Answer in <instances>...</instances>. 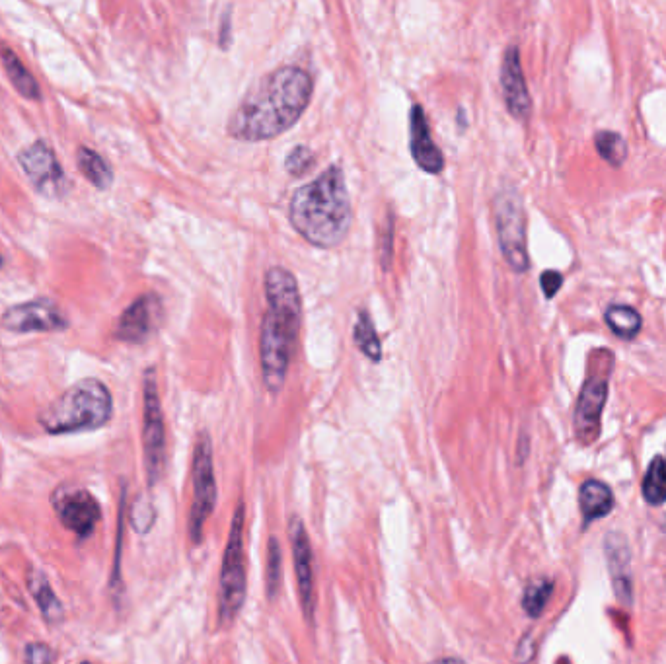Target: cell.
Instances as JSON below:
<instances>
[{
	"label": "cell",
	"mask_w": 666,
	"mask_h": 664,
	"mask_svg": "<svg viewBox=\"0 0 666 664\" xmlns=\"http://www.w3.org/2000/svg\"><path fill=\"white\" fill-rule=\"evenodd\" d=\"M314 80L300 67H281L254 84L228 121L240 141H267L289 131L310 104Z\"/></svg>",
	"instance_id": "obj_1"
},
{
	"label": "cell",
	"mask_w": 666,
	"mask_h": 664,
	"mask_svg": "<svg viewBox=\"0 0 666 664\" xmlns=\"http://www.w3.org/2000/svg\"><path fill=\"white\" fill-rule=\"evenodd\" d=\"M267 310L261 322L259 357L263 384L269 394L285 386L298 343L302 300L295 275L285 267H271L265 273Z\"/></svg>",
	"instance_id": "obj_2"
},
{
	"label": "cell",
	"mask_w": 666,
	"mask_h": 664,
	"mask_svg": "<svg viewBox=\"0 0 666 664\" xmlns=\"http://www.w3.org/2000/svg\"><path fill=\"white\" fill-rule=\"evenodd\" d=\"M289 221L308 244L322 250H332L347 238L353 209L339 166H330L320 178L296 189Z\"/></svg>",
	"instance_id": "obj_3"
},
{
	"label": "cell",
	"mask_w": 666,
	"mask_h": 664,
	"mask_svg": "<svg viewBox=\"0 0 666 664\" xmlns=\"http://www.w3.org/2000/svg\"><path fill=\"white\" fill-rule=\"evenodd\" d=\"M113 398L98 378H82L39 413V425L49 435L96 431L108 425Z\"/></svg>",
	"instance_id": "obj_4"
},
{
	"label": "cell",
	"mask_w": 666,
	"mask_h": 664,
	"mask_svg": "<svg viewBox=\"0 0 666 664\" xmlns=\"http://www.w3.org/2000/svg\"><path fill=\"white\" fill-rule=\"evenodd\" d=\"M244 526H246V507L244 501L236 505L228 542L222 555L221 581H219V622L221 626H230L246 600V552H244Z\"/></svg>",
	"instance_id": "obj_5"
},
{
	"label": "cell",
	"mask_w": 666,
	"mask_h": 664,
	"mask_svg": "<svg viewBox=\"0 0 666 664\" xmlns=\"http://www.w3.org/2000/svg\"><path fill=\"white\" fill-rule=\"evenodd\" d=\"M493 215L501 254L515 273L530 269L526 244V211L515 187H503L493 199Z\"/></svg>",
	"instance_id": "obj_6"
},
{
	"label": "cell",
	"mask_w": 666,
	"mask_h": 664,
	"mask_svg": "<svg viewBox=\"0 0 666 664\" xmlns=\"http://www.w3.org/2000/svg\"><path fill=\"white\" fill-rule=\"evenodd\" d=\"M193 501L189 511V540L193 544L203 542L205 524L215 511L217 505V480H215V464H213V444L209 433L201 431L195 441L193 450Z\"/></svg>",
	"instance_id": "obj_7"
},
{
	"label": "cell",
	"mask_w": 666,
	"mask_h": 664,
	"mask_svg": "<svg viewBox=\"0 0 666 664\" xmlns=\"http://www.w3.org/2000/svg\"><path fill=\"white\" fill-rule=\"evenodd\" d=\"M143 450L148 485H156L166 466V429L154 369L143 378Z\"/></svg>",
	"instance_id": "obj_8"
},
{
	"label": "cell",
	"mask_w": 666,
	"mask_h": 664,
	"mask_svg": "<svg viewBox=\"0 0 666 664\" xmlns=\"http://www.w3.org/2000/svg\"><path fill=\"white\" fill-rule=\"evenodd\" d=\"M18 164L39 195L49 199H59L67 189V178L55 150L47 141L37 139L32 145L18 152Z\"/></svg>",
	"instance_id": "obj_9"
},
{
	"label": "cell",
	"mask_w": 666,
	"mask_h": 664,
	"mask_svg": "<svg viewBox=\"0 0 666 664\" xmlns=\"http://www.w3.org/2000/svg\"><path fill=\"white\" fill-rule=\"evenodd\" d=\"M0 326L14 333L65 332L69 330V320L53 298L39 296L6 308L0 316Z\"/></svg>",
	"instance_id": "obj_10"
},
{
	"label": "cell",
	"mask_w": 666,
	"mask_h": 664,
	"mask_svg": "<svg viewBox=\"0 0 666 664\" xmlns=\"http://www.w3.org/2000/svg\"><path fill=\"white\" fill-rule=\"evenodd\" d=\"M53 509L61 524L74 532L80 540L92 536L98 520L102 517L98 501L82 487H59L53 495Z\"/></svg>",
	"instance_id": "obj_11"
},
{
	"label": "cell",
	"mask_w": 666,
	"mask_h": 664,
	"mask_svg": "<svg viewBox=\"0 0 666 664\" xmlns=\"http://www.w3.org/2000/svg\"><path fill=\"white\" fill-rule=\"evenodd\" d=\"M289 538L295 563L296 587L300 594V608L308 624L314 622L316 614V573H314V554L312 544L306 532L304 522L298 517L289 522Z\"/></svg>",
	"instance_id": "obj_12"
},
{
	"label": "cell",
	"mask_w": 666,
	"mask_h": 664,
	"mask_svg": "<svg viewBox=\"0 0 666 664\" xmlns=\"http://www.w3.org/2000/svg\"><path fill=\"white\" fill-rule=\"evenodd\" d=\"M606 402H608V372L592 374L585 380L579 392L573 413V429L581 443L591 444L598 439L602 425V411Z\"/></svg>",
	"instance_id": "obj_13"
},
{
	"label": "cell",
	"mask_w": 666,
	"mask_h": 664,
	"mask_svg": "<svg viewBox=\"0 0 666 664\" xmlns=\"http://www.w3.org/2000/svg\"><path fill=\"white\" fill-rule=\"evenodd\" d=\"M162 300L156 295L139 296L125 312L119 316L115 326V337L123 343L141 345L162 322Z\"/></svg>",
	"instance_id": "obj_14"
},
{
	"label": "cell",
	"mask_w": 666,
	"mask_h": 664,
	"mask_svg": "<svg viewBox=\"0 0 666 664\" xmlns=\"http://www.w3.org/2000/svg\"><path fill=\"white\" fill-rule=\"evenodd\" d=\"M501 88H503V98H505L509 113L520 121L528 119L532 113V98H530V92L526 86L517 45H511L503 55Z\"/></svg>",
	"instance_id": "obj_15"
},
{
	"label": "cell",
	"mask_w": 666,
	"mask_h": 664,
	"mask_svg": "<svg viewBox=\"0 0 666 664\" xmlns=\"http://www.w3.org/2000/svg\"><path fill=\"white\" fill-rule=\"evenodd\" d=\"M409 150L415 160V164L427 172V174H441L444 170V156L441 148L435 145L429 129V121L425 117V111L415 104L413 110L409 111Z\"/></svg>",
	"instance_id": "obj_16"
},
{
	"label": "cell",
	"mask_w": 666,
	"mask_h": 664,
	"mask_svg": "<svg viewBox=\"0 0 666 664\" xmlns=\"http://www.w3.org/2000/svg\"><path fill=\"white\" fill-rule=\"evenodd\" d=\"M606 550V561L610 567V577L614 592L620 602L629 604L633 598V585H631V552H629L628 542L622 534L610 532L604 542Z\"/></svg>",
	"instance_id": "obj_17"
},
{
	"label": "cell",
	"mask_w": 666,
	"mask_h": 664,
	"mask_svg": "<svg viewBox=\"0 0 666 664\" xmlns=\"http://www.w3.org/2000/svg\"><path fill=\"white\" fill-rule=\"evenodd\" d=\"M0 61L4 67V73L8 76L10 84L16 88V92L24 98V100H32V102H39L41 100V88L36 76L26 69V65L22 63V59L6 45H0Z\"/></svg>",
	"instance_id": "obj_18"
},
{
	"label": "cell",
	"mask_w": 666,
	"mask_h": 664,
	"mask_svg": "<svg viewBox=\"0 0 666 664\" xmlns=\"http://www.w3.org/2000/svg\"><path fill=\"white\" fill-rule=\"evenodd\" d=\"M579 505L585 522H594L596 518L610 515L614 507V495L606 483L598 480H587L579 491Z\"/></svg>",
	"instance_id": "obj_19"
},
{
	"label": "cell",
	"mask_w": 666,
	"mask_h": 664,
	"mask_svg": "<svg viewBox=\"0 0 666 664\" xmlns=\"http://www.w3.org/2000/svg\"><path fill=\"white\" fill-rule=\"evenodd\" d=\"M76 166L86 182L100 191H106L113 184L111 164L94 148L78 147L76 150Z\"/></svg>",
	"instance_id": "obj_20"
},
{
	"label": "cell",
	"mask_w": 666,
	"mask_h": 664,
	"mask_svg": "<svg viewBox=\"0 0 666 664\" xmlns=\"http://www.w3.org/2000/svg\"><path fill=\"white\" fill-rule=\"evenodd\" d=\"M28 589L32 592L34 600H36L37 608L41 610V616L47 624H59L63 620V604L59 602V598L55 596V592L51 589L47 577L39 571V569H32L28 575Z\"/></svg>",
	"instance_id": "obj_21"
},
{
	"label": "cell",
	"mask_w": 666,
	"mask_h": 664,
	"mask_svg": "<svg viewBox=\"0 0 666 664\" xmlns=\"http://www.w3.org/2000/svg\"><path fill=\"white\" fill-rule=\"evenodd\" d=\"M604 322L608 330L624 341H633L643 328V316L629 304H610L604 310Z\"/></svg>",
	"instance_id": "obj_22"
},
{
	"label": "cell",
	"mask_w": 666,
	"mask_h": 664,
	"mask_svg": "<svg viewBox=\"0 0 666 664\" xmlns=\"http://www.w3.org/2000/svg\"><path fill=\"white\" fill-rule=\"evenodd\" d=\"M594 148L600 154V158L604 162H608L612 168H620L628 160V141L618 131H610V129L596 131Z\"/></svg>",
	"instance_id": "obj_23"
},
{
	"label": "cell",
	"mask_w": 666,
	"mask_h": 664,
	"mask_svg": "<svg viewBox=\"0 0 666 664\" xmlns=\"http://www.w3.org/2000/svg\"><path fill=\"white\" fill-rule=\"evenodd\" d=\"M643 497L653 507L666 503V456H657L649 464L643 478Z\"/></svg>",
	"instance_id": "obj_24"
},
{
	"label": "cell",
	"mask_w": 666,
	"mask_h": 664,
	"mask_svg": "<svg viewBox=\"0 0 666 664\" xmlns=\"http://www.w3.org/2000/svg\"><path fill=\"white\" fill-rule=\"evenodd\" d=\"M355 343L369 357L372 363H380L382 361L380 337L376 333L374 322H372V318H370L367 310L359 312V318H357V324H355Z\"/></svg>",
	"instance_id": "obj_25"
},
{
	"label": "cell",
	"mask_w": 666,
	"mask_h": 664,
	"mask_svg": "<svg viewBox=\"0 0 666 664\" xmlns=\"http://www.w3.org/2000/svg\"><path fill=\"white\" fill-rule=\"evenodd\" d=\"M552 592H554V583L548 579H538V581L530 583L522 596L524 612L530 618H538L544 612L548 600L552 598Z\"/></svg>",
	"instance_id": "obj_26"
},
{
	"label": "cell",
	"mask_w": 666,
	"mask_h": 664,
	"mask_svg": "<svg viewBox=\"0 0 666 664\" xmlns=\"http://www.w3.org/2000/svg\"><path fill=\"white\" fill-rule=\"evenodd\" d=\"M283 567V555H281V544L275 536L269 538L267 542V571H265V577H267V596L269 598H275L277 592L281 589V571Z\"/></svg>",
	"instance_id": "obj_27"
},
{
	"label": "cell",
	"mask_w": 666,
	"mask_h": 664,
	"mask_svg": "<svg viewBox=\"0 0 666 664\" xmlns=\"http://www.w3.org/2000/svg\"><path fill=\"white\" fill-rule=\"evenodd\" d=\"M156 518L154 505L148 497H139L131 509V524L139 534H147Z\"/></svg>",
	"instance_id": "obj_28"
},
{
	"label": "cell",
	"mask_w": 666,
	"mask_h": 664,
	"mask_svg": "<svg viewBox=\"0 0 666 664\" xmlns=\"http://www.w3.org/2000/svg\"><path fill=\"white\" fill-rule=\"evenodd\" d=\"M314 162H316V154L310 148L300 145L289 152L285 166L291 176H302L314 166Z\"/></svg>",
	"instance_id": "obj_29"
},
{
	"label": "cell",
	"mask_w": 666,
	"mask_h": 664,
	"mask_svg": "<svg viewBox=\"0 0 666 664\" xmlns=\"http://www.w3.org/2000/svg\"><path fill=\"white\" fill-rule=\"evenodd\" d=\"M55 651L45 643H30L24 649V663L26 664H53Z\"/></svg>",
	"instance_id": "obj_30"
},
{
	"label": "cell",
	"mask_w": 666,
	"mask_h": 664,
	"mask_svg": "<svg viewBox=\"0 0 666 664\" xmlns=\"http://www.w3.org/2000/svg\"><path fill=\"white\" fill-rule=\"evenodd\" d=\"M540 287H542V291H544V296H546L548 300H552V298L559 293V289L563 287V275H561L559 271H554V269L544 271V273L540 275Z\"/></svg>",
	"instance_id": "obj_31"
},
{
	"label": "cell",
	"mask_w": 666,
	"mask_h": 664,
	"mask_svg": "<svg viewBox=\"0 0 666 664\" xmlns=\"http://www.w3.org/2000/svg\"><path fill=\"white\" fill-rule=\"evenodd\" d=\"M431 664H464L462 661H458V659H441V661H435V663Z\"/></svg>",
	"instance_id": "obj_32"
},
{
	"label": "cell",
	"mask_w": 666,
	"mask_h": 664,
	"mask_svg": "<svg viewBox=\"0 0 666 664\" xmlns=\"http://www.w3.org/2000/svg\"><path fill=\"white\" fill-rule=\"evenodd\" d=\"M2 265H4V259L0 256V271H2Z\"/></svg>",
	"instance_id": "obj_33"
},
{
	"label": "cell",
	"mask_w": 666,
	"mask_h": 664,
	"mask_svg": "<svg viewBox=\"0 0 666 664\" xmlns=\"http://www.w3.org/2000/svg\"><path fill=\"white\" fill-rule=\"evenodd\" d=\"M80 664H90V663H80Z\"/></svg>",
	"instance_id": "obj_34"
}]
</instances>
